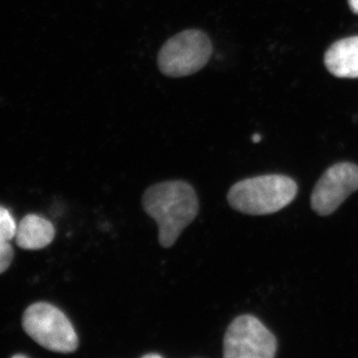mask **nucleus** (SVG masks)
<instances>
[{
    "label": "nucleus",
    "mask_w": 358,
    "mask_h": 358,
    "mask_svg": "<svg viewBox=\"0 0 358 358\" xmlns=\"http://www.w3.org/2000/svg\"><path fill=\"white\" fill-rule=\"evenodd\" d=\"M261 141V136H259V134H254L253 136V141H255V143H259V141Z\"/></svg>",
    "instance_id": "obj_13"
},
{
    "label": "nucleus",
    "mask_w": 358,
    "mask_h": 358,
    "mask_svg": "<svg viewBox=\"0 0 358 358\" xmlns=\"http://www.w3.org/2000/svg\"><path fill=\"white\" fill-rule=\"evenodd\" d=\"M358 189V166L341 162L329 167L315 185L310 199L313 210L331 215L350 194Z\"/></svg>",
    "instance_id": "obj_6"
},
{
    "label": "nucleus",
    "mask_w": 358,
    "mask_h": 358,
    "mask_svg": "<svg viewBox=\"0 0 358 358\" xmlns=\"http://www.w3.org/2000/svg\"><path fill=\"white\" fill-rule=\"evenodd\" d=\"M16 228H17V223L14 220L10 212L6 207L0 205V238L8 241L14 239Z\"/></svg>",
    "instance_id": "obj_9"
},
{
    "label": "nucleus",
    "mask_w": 358,
    "mask_h": 358,
    "mask_svg": "<svg viewBox=\"0 0 358 358\" xmlns=\"http://www.w3.org/2000/svg\"><path fill=\"white\" fill-rule=\"evenodd\" d=\"M277 339L260 320L251 315L237 317L226 331L223 357L226 358H273Z\"/></svg>",
    "instance_id": "obj_5"
},
{
    "label": "nucleus",
    "mask_w": 358,
    "mask_h": 358,
    "mask_svg": "<svg viewBox=\"0 0 358 358\" xmlns=\"http://www.w3.org/2000/svg\"><path fill=\"white\" fill-rule=\"evenodd\" d=\"M143 358H162V355H157V353H148V355H143Z\"/></svg>",
    "instance_id": "obj_12"
},
{
    "label": "nucleus",
    "mask_w": 358,
    "mask_h": 358,
    "mask_svg": "<svg viewBox=\"0 0 358 358\" xmlns=\"http://www.w3.org/2000/svg\"><path fill=\"white\" fill-rule=\"evenodd\" d=\"M18 357L25 358V357H26V355H13V358H18Z\"/></svg>",
    "instance_id": "obj_14"
},
{
    "label": "nucleus",
    "mask_w": 358,
    "mask_h": 358,
    "mask_svg": "<svg viewBox=\"0 0 358 358\" xmlns=\"http://www.w3.org/2000/svg\"><path fill=\"white\" fill-rule=\"evenodd\" d=\"M55 237V228L50 221L36 214H28L16 228V244L21 249L40 250L48 246Z\"/></svg>",
    "instance_id": "obj_8"
},
{
    "label": "nucleus",
    "mask_w": 358,
    "mask_h": 358,
    "mask_svg": "<svg viewBox=\"0 0 358 358\" xmlns=\"http://www.w3.org/2000/svg\"><path fill=\"white\" fill-rule=\"evenodd\" d=\"M324 65L338 78H358V36L338 40L324 55Z\"/></svg>",
    "instance_id": "obj_7"
},
{
    "label": "nucleus",
    "mask_w": 358,
    "mask_h": 358,
    "mask_svg": "<svg viewBox=\"0 0 358 358\" xmlns=\"http://www.w3.org/2000/svg\"><path fill=\"white\" fill-rule=\"evenodd\" d=\"M13 259V249L8 240L0 238V274L6 272L11 265Z\"/></svg>",
    "instance_id": "obj_10"
},
{
    "label": "nucleus",
    "mask_w": 358,
    "mask_h": 358,
    "mask_svg": "<svg viewBox=\"0 0 358 358\" xmlns=\"http://www.w3.org/2000/svg\"><path fill=\"white\" fill-rule=\"evenodd\" d=\"M212 51L211 40L206 33L199 29L185 30L164 44L157 56V65L166 76H189L207 65Z\"/></svg>",
    "instance_id": "obj_4"
},
{
    "label": "nucleus",
    "mask_w": 358,
    "mask_h": 358,
    "mask_svg": "<svg viewBox=\"0 0 358 358\" xmlns=\"http://www.w3.org/2000/svg\"><path fill=\"white\" fill-rule=\"evenodd\" d=\"M348 1L350 10L358 15V0H348Z\"/></svg>",
    "instance_id": "obj_11"
},
{
    "label": "nucleus",
    "mask_w": 358,
    "mask_h": 358,
    "mask_svg": "<svg viewBox=\"0 0 358 358\" xmlns=\"http://www.w3.org/2000/svg\"><path fill=\"white\" fill-rule=\"evenodd\" d=\"M22 326L33 341L51 352L72 353L79 346L72 322L51 303H36L26 308Z\"/></svg>",
    "instance_id": "obj_3"
},
{
    "label": "nucleus",
    "mask_w": 358,
    "mask_h": 358,
    "mask_svg": "<svg viewBox=\"0 0 358 358\" xmlns=\"http://www.w3.org/2000/svg\"><path fill=\"white\" fill-rule=\"evenodd\" d=\"M298 193L291 178L279 174L257 176L235 183L227 199L235 210L250 215H266L288 206Z\"/></svg>",
    "instance_id": "obj_2"
},
{
    "label": "nucleus",
    "mask_w": 358,
    "mask_h": 358,
    "mask_svg": "<svg viewBox=\"0 0 358 358\" xmlns=\"http://www.w3.org/2000/svg\"><path fill=\"white\" fill-rule=\"evenodd\" d=\"M143 206L157 223L159 242L164 248L173 246L199 211L194 188L182 180L164 181L150 186L143 193Z\"/></svg>",
    "instance_id": "obj_1"
}]
</instances>
